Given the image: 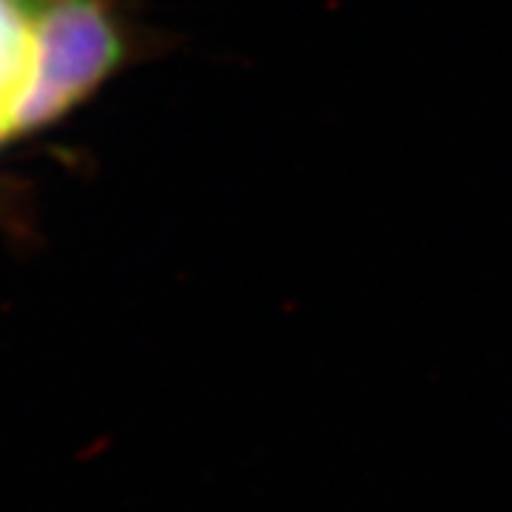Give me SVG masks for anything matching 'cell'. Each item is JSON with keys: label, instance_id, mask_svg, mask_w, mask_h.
I'll return each mask as SVG.
<instances>
[]
</instances>
